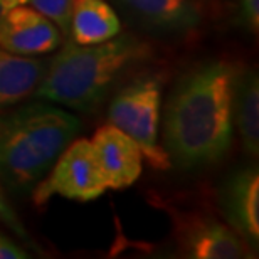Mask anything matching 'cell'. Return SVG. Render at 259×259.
Instances as JSON below:
<instances>
[{
	"label": "cell",
	"instance_id": "1",
	"mask_svg": "<svg viewBox=\"0 0 259 259\" xmlns=\"http://www.w3.org/2000/svg\"><path fill=\"white\" fill-rule=\"evenodd\" d=\"M236 74L226 61H209L175 84L165 110L163 148L177 167H207L231 148Z\"/></svg>",
	"mask_w": 259,
	"mask_h": 259
},
{
	"label": "cell",
	"instance_id": "2",
	"mask_svg": "<svg viewBox=\"0 0 259 259\" xmlns=\"http://www.w3.org/2000/svg\"><path fill=\"white\" fill-rule=\"evenodd\" d=\"M150 53V44L132 34H118L100 44L69 40L49 61L34 95L77 111H91L110 95L118 79Z\"/></svg>",
	"mask_w": 259,
	"mask_h": 259
},
{
	"label": "cell",
	"instance_id": "3",
	"mask_svg": "<svg viewBox=\"0 0 259 259\" xmlns=\"http://www.w3.org/2000/svg\"><path fill=\"white\" fill-rule=\"evenodd\" d=\"M79 120L48 103L0 115V180L15 190L42 180L79 132Z\"/></svg>",
	"mask_w": 259,
	"mask_h": 259
},
{
	"label": "cell",
	"instance_id": "4",
	"mask_svg": "<svg viewBox=\"0 0 259 259\" xmlns=\"http://www.w3.org/2000/svg\"><path fill=\"white\" fill-rule=\"evenodd\" d=\"M162 77L145 76L116 93L108 108V120L138 145L143 160L155 170H168L172 162L158 145Z\"/></svg>",
	"mask_w": 259,
	"mask_h": 259
},
{
	"label": "cell",
	"instance_id": "5",
	"mask_svg": "<svg viewBox=\"0 0 259 259\" xmlns=\"http://www.w3.org/2000/svg\"><path fill=\"white\" fill-rule=\"evenodd\" d=\"M106 190L91 142L88 138H79L67 145L53 168L37 184L34 202L44 204L53 195L90 202L101 197Z\"/></svg>",
	"mask_w": 259,
	"mask_h": 259
},
{
	"label": "cell",
	"instance_id": "6",
	"mask_svg": "<svg viewBox=\"0 0 259 259\" xmlns=\"http://www.w3.org/2000/svg\"><path fill=\"white\" fill-rule=\"evenodd\" d=\"M63 42V32L49 17L27 4L10 9L0 22V48L19 56H42Z\"/></svg>",
	"mask_w": 259,
	"mask_h": 259
},
{
	"label": "cell",
	"instance_id": "7",
	"mask_svg": "<svg viewBox=\"0 0 259 259\" xmlns=\"http://www.w3.org/2000/svg\"><path fill=\"white\" fill-rule=\"evenodd\" d=\"M90 142L106 189L123 190L137 182L143 170V155L126 133L108 123L96 130Z\"/></svg>",
	"mask_w": 259,
	"mask_h": 259
},
{
	"label": "cell",
	"instance_id": "8",
	"mask_svg": "<svg viewBox=\"0 0 259 259\" xmlns=\"http://www.w3.org/2000/svg\"><path fill=\"white\" fill-rule=\"evenodd\" d=\"M219 207L227 226L249 244L259 241V174L254 167L232 172L219 190Z\"/></svg>",
	"mask_w": 259,
	"mask_h": 259
},
{
	"label": "cell",
	"instance_id": "9",
	"mask_svg": "<svg viewBox=\"0 0 259 259\" xmlns=\"http://www.w3.org/2000/svg\"><path fill=\"white\" fill-rule=\"evenodd\" d=\"M180 247L192 259H237L249 256L246 241L212 217H190L180 227Z\"/></svg>",
	"mask_w": 259,
	"mask_h": 259
},
{
	"label": "cell",
	"instance_id": "10",
	"mask_svg": "<svg viewBox=\"0 0 259 259\" xmlns=\"http://www.w3.org/2000/svg\"><path fill=\"white\" fill-rule=\"evenodd\" d=\"M148 29L187 34L200 24V9L192 0H118Z\"/></svg>",
	"mask_w": 259,
	"mask_h": 259
},
{
	"label": "cell",
	"instance_id": "11",
	"mask_svg": "<svg viewBox=\"0 0 259 259\" xmlns=\"http://www.w3.org/2000/svg\"><path fill=\"white\" fill-rule=\"evenodd\" d=\"M49 61L12 54L0 48V110L34 95Z\"/></svg>",
	"mask_w": 259,
	"mask_h": 259
},
{
	"label": "cell",
	"instance_id": "12",
	"mask_svg": "<svg viewBox=\"0 0 259 259\" xmlns=\"http://www.w3.org/2000/svg\"><path fill=\"white\" fill-rule=\"evenodd\" d=\"M232 128L246 153L259 152V79L256 71L237 72L232 91Z\"/></svg>",
	"mask_w": 259,
	"mask_h": 259
},
{
	"label": "cell",
	"instance_id": "13",
	"mask_svg": "<svg viewBox=\"0 0 259 259\" xmlns=\"http://www.w3.org/2000/svg\"><path fill=\"white\" fill-rule=\"evenodd\" d=\"M71 40L77 44H100L121 32L113 7L105 0H74L69 19Z\"/></svg>",
	"mask_w": 259,
	"mask_h": 259
},
{
	"label": "cell",
	"instance_id": "14",
	"mask_svg": "<svg viewBox=\"0 0 259 259\" xmlns=\"http://www.w3.org/2000/svg\"><path fill=\"white\" fill-rule=\"evenodd\" d=\"M74 0H29L30 7L37 9L46 17H49L61 29L64 35L69 34L71 7Z\"/></svg>",
	"mask_w": 259,
	"mask_h": 259
},
{
	"label": "cell",
	"instance_id": "15",
	"mask_svg": "<svg viewBox=\"0 0 259 259\" xmlns=\"http://www.w3.org/2000/svg\"><path fill=\"white\" fill-rule=\"evenodd\" d=\"M0 222H2L4 226H7L17 237L27 241V231H25V227L22 222H20L17 214L14 212L12 205L9 204L7 195H5V190L2 187V180H0Z\"/></svg>",
	"mask_w": 259,
	"mask_h": 259
},
{
	"label": "cell",
	"instance_id": "16",
	"mask_svg": "<svg viewBox=\"0 0 259 259\" xmlns=\"http://www.w3.org/2000/svg\"><path fill=\"white\" fill-rule=\"evenodd\" d=\"M242 22L251 32H257L259 27V0H239Z\"/></svg>",
	"mask_w": 259,
	"mask_h": 259
},
{
	"label": "cell",
	"instance_id": "17",
	"mask_svg": "<svg viewBox=\"0 0 259 259\" xmlns=\"http://www.w3.org/2000/svg\"><path fill=\"white\" fill-rule=\"evenodd\" d=\"M24 257H29L24 247H20L10 237L0 234V259H24Z\"/></svg>",
	"mask_w": 259,
	"mask_h": 259
},
{
	"label": "cell",
	"instance_id": "18",
	"mask_svg": "<svg viewBox=\"0 0 259 259\" xmlns=\"http://www.w3.org/2000/svg\"><path fill=\"white\" fill-rule=\"evenodd\" d=\"M29 4V0H0V22L5 17V14L9 12L10 9L17 7V5H24Z\"/></svg>",
	"mask_w": 259,
	"mask_h": 259
}]
</instances>
